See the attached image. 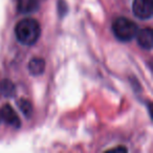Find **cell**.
Here are the masks:
<instances>
[{"label":"cell","instance_id":"8fae6325","mask_svg":"<svg viewBox=\"0 0 153 153\" xmlns=\"http://www.w3.org/2000/svg\"><path fill=\"white\" fill-rule=\"evenodd\" d=\"M39 1H40V0H39Z\"/></svg>","mask_w":153,"mask_h":153},{"label":"cell","instance_id":"9c48e42d","mask_svg":"<svg viewBox=\"0 0 153 153\" xmlns=\"http://www.w3.org/2000/svg\"><path fill=\"white\" fill-rule=\"evenodd\" d=\"M18 107L20 108V110L22 111L25 117H30L33 113V106L27 100H24V99H21V100L18 102Z\"/></svg>","mask_w":153,"mask_h":153},{"label":"cell","instance_id":"52a82bcc","mask_svg":"<svg viewBox=\"0 0 153 153\" xmlns=\"http://www.w3.org/2000/svg\"><path fill=\"white\" fill-rule=\"evenodd\" d=\"M45 69V62L41 58H34L30 60V64H28V70L34 76H39V74H43Z\"/></svg>","mask_w":153,"mask_h":153},{"label":"cell","instance_id":"277c9868","mask_svg":"<svg viewBox=\"0 0 153 153\" xmlns=\"http://www.w3.org/2000/svg\"><path fill=\"white\" fill-rule=\"evenodd\" d=\"M0 117L7 125L12 126L14 128H19L21 126V122L18 117V114L16 113V111L13 109V107H11L10 105H4L0 110Z\"/></svg>","mask_w":153,"mask_h":153},{"label":"cell","instance_id":"30bf717a","mask_svg":"<svg viewBox=\"0 0 153 153\" xmlns=\"http://www.w3.org/2000/svg\"><path fill=\"white\" fill-rule=\"evenodd\" d=\"M0 120H1V117H0Z\"/></svg>","mask_w":153,"mask_h":153},{"label":"cell","instance_id":"7a4b0ae2","mask_svg":"<svg viewBox=\"0 0 153 153\" xmlns=\"http://www.w3.org/2000/svg\"><path fill=\"white\" fill-rule=\"evenodd\" d=\"M112 30L119 40L127 42L135 38L138 32V27L133 21L127 18H117L112 24Z\"/></svg>","mask_w":153,"mask_h":153},{"label":"cell","instance_id":"5b68a950","mask_svg":"<svg viewBox=\"0 0 153 153\" xmlns=\"http://www.w3.org/2000/svg\"><path fill=\"white\" fill-rule=\"evenodd\" d=\"M136 39L140 46L145 49H151L153 45V32L151 28H144L136 34Z\"/></svg>","mask_w":153,"mask_h":153},{"label":"cell","instance_id":"6da1fadb","mask_svg":"<svg viewBox=\"0 0 153 153\" xmlns=\"http://www.w3.org/2000/svg\"><path fill=\"white\" fill-rule=\"evenodd\" d=\"M18 41L24 45H33L38 41L41 34L40 24L37 20L32 18L22 19L15 28Z\"/></svg>","mask_w":153,"mask_h":153},{"label":"cell","instance_id":"8992f818","mask_svg":"<svg viewBox=\"0 0 153 153\" xmlns=\"http://www.w3.org/2000/svg\"><path fill=\"white\" fill-rule=\"evenodd\" d=\"M39 7V0H17V9L20 13L30 14L37 11Z\"/></svg>","mask_w":153,"mask_h":153},{"label":"cell","instance_id":"3957f363","mask_svg":"<svg viewBox=\"0 0 153 153\" xmlns=\"http://www.w3.org/2000/svg\"><path fill=\"white\" fill-rule=\"evenodd\" d=\"M132 11L135 17L142 20L152 17L153 0H133Z\"/></svg>","mask_w":153,"mask_h":153},{"label":"cell","instance_id":"ba28073f","mask_svg":"<svg viewBox=\"0 0 153 153\" xmlns=\"http://www.w3.org/2000/svg\"><path fill=\"white\" fill-rule=\"evenodd\" d=\"M0 92L4 97H13L16 92L15 85L9 80H3L0 82Z\"/></svg>","mask_w":153,"mask_h":153}]
</instances>
